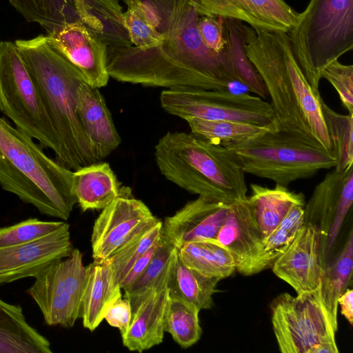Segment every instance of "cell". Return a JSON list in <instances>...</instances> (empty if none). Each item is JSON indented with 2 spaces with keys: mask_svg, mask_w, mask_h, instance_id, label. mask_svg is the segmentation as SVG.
<instances>
[{
  "mask_svg": "<svg viewBox=\"0 0 353 353\" xmlns=\"http://www.w3.org/2000/svg\"><path fill=\"white\" fill-rule=\"evenodd\" d=\"M162 241V239L153 245L146 252L137 259L130 268L125 277L120 283L121 289L130 286L140 275L152 259L156 250Z\"/></svg>",
  "mask_w": 353,
  "mask_h": 353,
  "instance_id": "b9f144b4",
  "label": "cell"
},
{
  "mask_svg": "<svg viewBox=\"0 0 353 353\" xmlns=\"http://www.w3.org/2000/svg\"><path fill=\"white\" fill-rule=\"evenodd\" d=\"M132 316L130 301L124 296L119 299L107 311L104 320L112 327L119 329L121 335L128 330Z\"/></svg>",
  "mask_w": 353,
  "mask_h": 353,
  "instance_id": "60d3db41",
  "label": "cell"
},
{
  "mask_svg": "<svg viewBox=\"0 0 353 353\" xmlns=\"http://www.w3.org/2000/svg\"><path fill=\"white\" fill-rule=\"evenodd\" d=\"M288 34L299 68L319 93L321 71L353 48V0H310Z\"/></svg>",
  "mask_w": 353,
  "mask_h": 353,
  "instance_id": "5b68a950",
  "label": "cell"
},
{
  "mask_svg": "<svg viewBox=\"0 0 353 353\" xmlns=\"http://www.w3.org/2000/svg\"><path fill=\"white\" fill-rule=\"evenodd\" d=\"M160 103L165 112L183 119L196 117L257 125L278 123L271 104L248 93L200 88L167 89L161 93Z\"/></svg>",
  "mask_w": 353,
  "mask_h": 353,
  "instance_id": "8fae6325",
  "label": "cell"
},
{
  "mask_svg": "<svg viewBox=\"0 0 353 353\" xmlns=\"http://www.w3.org/2000/svg\"><path fill=\"white\" fill-rule=\"evenodd\" d=\"M99 89L83 81L77 89V111L99 161L119 146L121 139Z\"/></svg>",
  "mask_w": 353,
  "mask_h": 353,
  "instance_id": "44dd1931",
  "label": "cell"
},
{
  "mask_svg": "<svg viewBox=\"0 0 353 353\" xmlns=\"http://www.w3.org/2000/svg\"><path fill=\"white\" fill-rule=\"evenodd\" d=\"M48 339L26 320L20 305L0 298V353H52Z\"/></svg>",
  "mask_w": 353,
  "mask_h": 353,
  "instance_id": "d4e9b609",
  "label": "cell"
},
{
  "mask_svg": "<svg viewBox=\"0 0 353 353\" xmlns=\"http://www.w3.org/2000/svg\"><path fill=\"white\" fill-rule=\"evenodd\" d=\"M123 12V24L132 45L147 48L154 47L162 38L146 20L141 10L133 4H127Z\"/></svg>",
  "mask_w": 353,
  "mask_h": 353,
  "instance_id": "74e56055",
  "label": "cell"
},
{
  "mask_svg": "<svg viewBox=\"0 0 353 353\" xmlns=\"http://www.w3.org/2000/svg\"><path fill=\"white\" fill-rule=\"evenodd\" d=\"M223 18L214 16H200L198 28L205 46L210 50L220 52L225 48Z\"/></svg>",
  "mask_w": 353,
  "mask_h": 353,
  "instance_id": "ab89813d",
  "label": "cell"
},
{
  "mask_svg": "<svg viewBox=\"0 0 353 353\" xmlns=\"http://www.w3.org/2000/svg\"><path fill=\"white\" fill-rule=\"evenodd\" d=\"M192 133L203 139L223 148L234 150L264 133L279 128L278 123L257 125L224 120H206L187 117Z\"/></svg>",
  "mask_w": 353,
  "mask_h": 353,
  "instance_id": "4316f807",
  "label": "cell"
},
{
  "mask_svg": "<svg viewBox=\"0 0 353 353\" xmlns=\"http://www.w3.org/2000/svg\"><path fill=\"white\" fill-rule=\"evenodd\" d=\"M65 221H41L31 218L0 228V248L24 243L47 235L60 228Z\"/></svg>",
  "mask_w": 353,
  "mask_h": 353,
  "instance_id": "8d00e7d4",
  "label": "cell"
},
{
  "mask_svg": "<svg viewBox=\"0 0 353 353\" xmlns=\"http://www.w3.org/2000/svg\"><path fill=\"white\" fill-rule=\"evenodd\" d=\"M154 157L162 175L190 193L227 203L248 198L245 173L233 150L192 132H168L156 144Z\"/></svg>",
  "mask_w": 353,
  "mask_h": 353,
  "instance_id": "277c9868",
  "label": "cell"
},
{
  "mask_svg": "<svg viewBox=\"0 0 353 353\" xmlns=\"http://www.w3.org/2000/svg\"><path fill=\"white\" fill-rule=\"evenodd\" d=\"M232 203L199 196L162 221V238L176 249L187 243L216 240Z\"/></svg>",
  "mask_w": 353,
  "mask_h": 353,
  "instance_id": "e0dca14e",
  "label": "cell"
},
{
  "mask_svg": "<svg viewBox=\"0 0 353 353\" xmlns=\"http://www.w3.org/2000/svg\"><path fill=\"white\" fill-rule=\"evenodd\" d=\"M339 94L348 113H353V65L335 60L327 65L320 73Z\"/></svg>",
  "mask_w": 353,
  "mask_h": 353,
  "instance_id": "f35d334b",
  "label": "cell"
},
{
  "mask_svg": "<svg viewBox=\"0 0 353 353\" xmlns=\"http://www.w3.org/2000/svg\"><path fill=\"white\" fill-rule=\"evenodd\" d=\"M305 204L292 208L285 219L262 240L259 272L272 267L276 259L289 247L304 223Z\"/></svg>",
  "mask_w": 353,
  "mask_h": 353,
  "instance_id": "e575fe53",
  "label": "cell"
},
{
  "mask_svg": "<svg viewBox=\"0 0 353 353\" xmlns=\"http://www.w3.org/2000/svg\"><path fill=\"white\" fill-rule=\"evenodd\" d=\"M262 240L248 198L233 202L216 241L230 252L240 274L250 276L259 273Z\"/></svg>",
  "mask_w": 353,
  "mask_h": 353,
  "instance_id": "ffe728a7",
  "label": "cell"
},
{
  "mask_svg": "<svg viewBox=\"0 0 353 353\" xmlns=\"http://www.w3.org/2000/svg\"><path fill=\"white\" fill-rule=\"evenodd\" d=\"M339 349L336 341H325L313 347L309 353H338Z\"/></svg>",
  "mask_w": 353,
  "mask_h": 353,
  "instance_id": "ee69618b",
  "label": "cell"
},
{
  "mask_svg": "<svg viewBox=\"0 0 353 353\" xmlns=\"http://www.w3.org/2000/svg\"><path fill=\"white\" fill-rule=\"evenodd\" d=\"M41 94L71 170L98 162L78 117L77 94L86 81L80 70L48 42L46 35L14 41Z\"/></svg>",
  "mask_w": 353,
  "mask_h": 353,
  "instance_id": "7a4b0ae2",
  "label": "cell"
},
{
  "mask_svg": "<svg viewBox=\"0 0 353 353\" xmlns=\"http://www.w3.org/2000/svg\"><path fill=\"white\" fill-rule=\"evenodd\" d=\"M176 250L185 266L204 276L221 280L236 271L232 256L216 240L187 243Z\"/></svg>",
  "mask_w": 353,
  "mask_h": 353,
  "instance_id": "83f0119b",
  "label": "cell"
},
{
  "mask_svg": "<svg viewBox=\"0 0 353 353\" xmlns=\"http://www.w3.org/2000/svg\"><path fill=\"white\" fill-rule=\"evenodd\" d=\"M136 6L161 35L160 44L141 48L108 46L110 77L123 83L167 89L230 92L233 74L225 50L208 48L198 28L197 0H122Z\"/></svg>",
  "mask_w": 353,
  "mask_h": 353,
  "instance_id": "6da1fadb",
  "label": "cell"
},
{
  "mask_svg": "<svg viewBox=\"0 0 353 353\" xmlns=\"http://www.w3.org/2000/svg\"><path fill=\"white\" fill-rule=\"evenodd\" d=\"M219 279L212 278L185 266L177 255L170 273V294L176 295L199 310H207L213 305L212 296Z\"/></svg>",
  "mask_w": 353,
  "mask_h": 353,
  "instance_id": "4dcf8cb0",
  "label": "cell"
},
{
  "mask_svg": "<svg viewBox=\"0 0 353 353\" xmlns=\"http://www.w3.org/2000/svg\"><path fill=\"white\" fill-rule=\"evenodd\" d=\"M73 171L0 117V186L42 214L67 221L77 199Z\"/></svg>",
  "mask_w": 353,
  "mask_h": 353,
  "instance_id": "3957f363",
  "label": "cell"
},
{
  "mask_svg": "<svg viewBox=\"0 0 353 353\" xmlns=\"http://www.w3.org/2000/svg\"><path fill=\"white\" fill-rule=\"evenodd\" d=\"M0 111L62 164L63 151L39 90L14 42H0Z\"/></svg>",
  "mask_w": 353,
  "mask_h": 353,
  "instance_id": "52a82bcc",
  "label": "cell"
},
{
  "mask_svg": "<svg viewBox=\"0 0 353 353\" xmlns=\"http://www.w3.org/2000/svg\"><path fill=\"white\" fill-rule=\"evenodd\" d=\"M243 34L247 56L265 85L279 128L312 136L297 103L288 71V33L255 30L244 24Z\"/></svg>",
  "mask_w": 353,
  "mask_h": 353,
  "instance_id": "ba28073f",
  "label": "cell"
},
{
  "mask_svg": "<svg viewBox=\"0 0 353 353\" xmlns=\"http://www.w3.org/2000/svg\"><path fill=\"white\" fill-rule=\"evenodd\" d=\"M176 256V248L162 238L152 259L137 279L124 289L132 312L170 272Z\"/></svg>",
  "mask_w": 353,
  "mask_h": 353,
  "instance_id": "1f68e13d",
  "label": "cell"
},
{
  "mask_svg": "<svg viewBox=\"0 0 353 353\" xmlns=\"http://www.w3.org/2000/svg\"><path fill=\"white\" fill-rule=\"evenodd\" d=\"M250 189L248 202L263 239L279 225L293 207L305 204L302 192L290 191L285 186L276 184L269 188L252 183Z\"/></svg>",
  "mask_w": 353,
  "mask_h": 353,
  "instance_id": "484cf974",
  "label": "cell"
},
{
  "mask_svg": "<svg viewBox=\"0 0 353 353\" xmlns=\"http://www.w3.org/2000/svg\"><path fill=\"white\" fill-rule=\"evenodd\" d=\"M338 305L341 307V313L350 325L353 322V291L346 288L338 299Z\"/></svg>",
  "mask_w": 353,
  "mask_h": 353,
  "instance_id": "7bdbcfd3",
  "label": "cell"
},
{
  "mask_svg": "<svg viewBox=\"0 0 353 353\" xmlns=\"http://www.w3.org/2000/svg\"><path fill=\"white\" fill-rule=\"evenodd\" d=\"M172 269L132 312L130 327L121 336L123 345L130 351L142 352L163 342Z\"/></svg>",
  "mask_w": 353,
  "mask_h": 353,
  "instance_id": "7402d4cb",
  "label": "cell"
},
{
  "mask_svg": "<svg viewBox=\"0 0 353 353\" xmlns=\"http://www.w3.org/2000/svg\"><path fill=\"white\" fill-rule=\"evenodd\" d=\"M274 274L301 294L321 284L323 269L320 256V234L313 224L304 222L295 238L272 265Z\"/></svg>",
  "mask_w": 353,
  "mask_h": 353,
  "instance_id": "2e32d148",
  "label": "cell"
},
{
  "mask_svg": "<svg viewBox=\"0 0 353 353\" xmlns=\"http://www.w3.org/2000/svg\"><path fill=\"white\" fill-rule=\"evenodd\" d=\"M162 239V221L146 229L126 243L108 261L121 283L134 262Z\"/></svg>",
  "mask_w": 353,
  "mask_h": 353,
  "instance_id": "d590c367",
  "label": "cell"
},
{
  "mask_svg": "<svg viewBox=\"0 0 353 353\" xmlns=\"http://www.w3.org/2000/svg\"><path fill=\"white\" fill-rule=\"evenodd\" d=\"M201 310L179 296L170 294L165 314L164 328L181 347L188 348L201 338Z\"/></svg>",
  "mask_w": 353,
  "mask_h": 353,
  "instance_id": "d6a6232c",
  "label": "cell"
},
{
  "mask_svg": "<svg viewBox=\"0 0 353 353\" xmlns=\"http://www.w3.org/2000/svg\"><path fill=\"white\" fill-rule=\"evenodd\" d=\"M321 108L339 172L353 166V113L341 114L332 110L322 99Z\"/></svg>",
  "mask_w": 353,
  "mask_h": 353,
  "instance_id": "836d02e7",
  "label": "cell"
},
{
  "mask_svg": "<svg viewBox=\"0 0 353 353\" xmlns=\"http://www.w3.org/2000/svg\"><path fill=\"white\" fill-rule=\"evenodd\" d=\"M87 267L88 279L80 318L83 327L92 332L104 320L108 310L122 297V289L110 262H92Z\"/></svg>",
  "mask_w": 353,
  "mask_h": 353,
  "instance_id": "603a6c76",
  "label": "cell"
},
{
  "mask_svg": "<svg viewBox=\"0 0 353 353\" xmlns=\"http://www.w3.org/2000/svg\"><path fill=\"white\" fill-rule=\"evenodd\" d=\"M27 21L50 34L71 23L84 26L107 45L125 36L119 0H8Z\"/></svg>",
  "mask_w": 353,
  "mask_h": 353,
  "instance_id": "9c48e42d",
  "label": "cell"
},
{
  "mask_svg": "<svg viewBox=\"0 0 353 353\" xmlns=\"http://www.w3.org/2000/svg\"><path fill=\"white\" fill-rule=\"evenodd\" d=\"M50 44L75 65L86 82L95 88L105 86L108 45L79 23L65 25L46 35Z\"/></svg>",
  "mask_w": 353,
  "mask_h": 353,
  "instance_id": "d6986e66",
  "label": "cell"
},
{
  "mask_svg": "<svg viewBox=\"0 0 353 353\" xmlns=\"http://www.w3.org/2000/svg\"><path fill=\"white\" fill-rule=\"evenodd\" d=\"M159 219L130 187L121 185L119 195L95 220L91 234L93 262L108 261L110 257Z\"/></svg>",
  "mask_w": 353,
  "mask_h": 353,
  "instance_id": "4fadbf2b",
  "label": "cell"
},
{
  "mask_svg": "<svg viewBox=\"0 0 353 353\" xmlns=\"http://www.w3.org/2000/svg\"><path fill=\"white\" fill-rule=\"evenodd\" d=\"M28 294L39 307L50 326L72 327L80 318L88 279L83 254L73 248L67 257L56 260L34 276Z\"/></svg>",
  "mask_w": 353,
  "mask_h": 353,
  "instance_id": "7c38bea8",
  "label": "cell"
},
{
  "mask_svg": "<svg viewBox=\"0 0 353 353\" xmlns=\"http://www.w3.org/2000/svg\"><path fill=\"white\" fill-rule=\"evenodd\" d=\"M119 184L105 162L98 161L73 171V192L83 212L105 208L119 195Z\"/></svg>",
  "mask_w": 353,
  "mask_h": 353,
  "instance_id": "cb8c5ba5",
  "label": "cell"
},
{
  "mask_svg": "<svg viewBox=\"0 0 353 353\" xmlns=\"http://www.w3.org/2000/svg\"><path fill=\"white\" fill-rule=\"evenodd\" d=\"M199 16H214L247 23L255 29L288 32L300 12L283 0H197Z\"/></svg>",
  "mask_w": 353,
  "mask_h": 353,
  "instance_id": "ac0fdd59",
  "label": "cell"
},
{
  "mask_svg": "<svg viewBox=\"0 0 353 353\" xmlns=\"http://www.w3.org/2000/svg\"><path fill=\"white\" fill-rule=\"evenodd\" d=\"M353 270V232L350 230L340 252L323 267L320 292L323 303L338 327V299L352 279Z\"/></svg>",
  "mask_w": 353,
  "mask_h": 353,
  "instance_id": "f546056e",
  "label": "cell"
},
{
  "mask_svg": "<svg viewBox=\"0 0 353 353\" xmlns=\"http://www.w3.org/2000/svg\"><path fill=\"white\" fill-rule=\"evenodd\" d=\"M243 25L240 21L223 18L224 50L235 78L245 85L249 92L261 98H267L268 93L265 85L245 50Z\"/></svg>",
  "mask_w": 353,
  "mask_h": 353,
  "instance_id": "f1b7e54d",
  "label": "cell"
},
{
  "mask_svg": "<svg viewBox=\"0 0 353 353\" xmlns=\"http://www.w3.org/2000/svg\"><path fill=\"white\" fill-rule=\"evenodd\" d=\"M353 202V166L328 172L315 187L304 206V222L315 225L320 234V256L330 261L343 223Z\"/></svg>",
  "mask_w": 353,
  "mask_h": 353,
  "instance_id": "5bb4252c",
  "label": "cell"
},
{
  "mask_svg": "<svg viewBox=\"0 0 353 353\" xmlns=\"http://www.w3.org/2000/svg\"><path fill=\"white\" fill-rule=\"evenodd\" d=\"M270 310L282 353H309L318 344L336 341L338 327L323 303L320 285L296 296L282 293L272 301Z\"/></svg>",
  "mask_w": 353,
  "mask_h": 353,
  "instance_id": "30bf717a",
  "label": "cell"
},
{
  "mask_svg": "<svg viewBox=\"0 0 353 353\" xmlns=\"http://www.w3.org/2000/svg\"><path fill=\"white\" fill-rule=\"evenodd\" d=\"M233 150L245 173L285 187L336 165L332 153L314 137L281 128L270 130Z\"/></svg>",
  "mask_w": 353,
  "mask_h": 353,
  "instance_id": "8992f818",
  "label": "cell"
},
{
  "mask_svg": "<svg viewBox=\"0 0 353 353\" xmlns=\"http://www.w3.org/2000/svg\"><path fill=\"white\" fill-rule=\"evenodd\" d=\"M73 248L66 222L42 237L0 248V285L34 277L53 261L69 256Z\"/></svg>",
  "mask_w": 353,
  "mask_h": 353,
  "instance_id": "9a60e30c",
  "label": "cell"
}]
</instances>
